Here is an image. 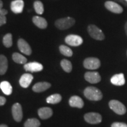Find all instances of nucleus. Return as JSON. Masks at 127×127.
Segmentation results:
<instances>
[{
    "label": "nucleus",
    "mask_w": 127,
    "mask_h": 127,
    "mask_svg": "<svg viewBox=\"0 0 127 127\" xmlns=\"http://www.w3.org/2000/svg\"><path fill=\"white\" fill-rule=\"evenodd\" d=\"M85 96L91 101H99L102 98V94L99 89L94 87H88L84 91Z\"/></svg>",
    "instance_id": "f257e3e1"
},
{
    "label": "nucleus",
    "mask_w": 127,
    "mask_h": 127,
    "mask_svg": "<svg viewBox=\"0 0 127 127\" xmlns=\"http://www.w3.org/2000/svg\"><path fill=\"white\" fill-rule=\"evenodd\" d=\"M75 21L71 17H66L59 19L55 23V26L60 30H66L74 25Z\"/></svg>",
    "instance_id": "f03ea898"
},
{
    "label": "nucleus",
    "mask_w": 127,
    "mask_h": 127,
    "mask_svg": "<svg viewBox=\"0 0 127 127\" xmlns=\"http://www.w3.org/2000/svg\"><path fill=\"white\" fill-rule=\"evenodd\" d=\"M88 32L92 38L96 40H103L105 38V35L102 30L95 25H89Z\"/></svg>",
    "instance_id": "7ed1b4c3"
},
{
    "label": "nucleus",
    "mask_w": 127,
    "mask_h": 127,
    "mask_svg": "<svg viewBox=\"0 0 127 127\" xmlns=\"http://www.w3.org/2000/svg\"><path fill=\"white\" fill-rule=\"evenodd\" d=\"M109 106L114 112L118 115H124L127 111L124 105L117 100H111L109 102Z\"/></svg>",
    "instance_id": "20e7f679"
},
{
    "label": "nucleus",
    "mask_w": 127,
    "mask_h": 127,
    "mask_svg": "<svg viewBox=\"0 0 127 127\" xmlns=\"http://www.w3.org/2000/svg\"><path fill=\"white\" fill-rule=\"evenodd\" d=\"M101 63L99 59L94 57H90L84 60V66L88 69H96L99 68Z\"/></svg>",
    "instance_id": "39448f33"
},
{
    "label": "nucleus",
    "mask_w": 127,
    "mask_h": 127,
    "mask_svg": "<svg viewBox=\"0 0 127 127\" xmlns=\"http://www.w3.org/2000/svg\"><path fill=\"white\" fill-rule=\"evenodd\" d=\"M84 119L87 123L91 124H97L102 121V117L96 112H89L84 115Z\"/></svg>",
    "instance_id": "423d86ee"
},
{
    "label": "nucleus",
    "mask_w": 127,
    "mask_h": 127,
    "mask_svg": "<svg viewBox=\"0 0 127 127\" xmlns=\"http://www.w3.org/2000/svg\"><path fill=\"white\" fill-rule=\"evenodd\" d=\"M65 41L68 45L72 47H77L81 45L83 42V39L80 36L71 34L66 36Z\"/></svg>",
    "instance_id": "0eeeda50"
},
{
    "label": "nucleus",
    "mask_w": 127,
    "mask_h": 127,
    "mask_svg": "<svg viewBox=\"0 0 127 127\" xmlns=\"http://www.w3.org/2000/svg\"><path fill=\"white\" fill-rule=\"evenodd\" d=\"M12 114L14 120L20 122L23 118V109L21 105L19 103H15L12 107Z\"/></svg>",
    "instance_id": "6e6552de"
},
{
    "label": "nucleus",
    "mask_w": 127,
    "mask_h": 127,
    "mask_svg": "<svg viewBox=\"0 0 127 127\" xmlns=\"http://www.w3.org/2000/svg\"><path fill=\"white\" fill-rule=\"evenodd\" d=\"M24 68L27 71L31 72H39L43 69L42 65L37 62H32V63L25 64L24 66Z\"/></svg>",
    "instance_id": "1a4fd4ad"
},
{
    "label": "nucleus",
    "mask_w": 127,
    "mask_h": 127,
    "mask_svg": "<svg viewBox=\"0 0 127 127\" xmlns=\"http://www.w3.org/2000/svg\"><path fill=\"white\" fill-rule=\"evenodd\" d=\"M85 80L91 84H96L101 81V76L97 72H87L84 75Z\"/></svg>",
    "instance_id": "9d476101"
},
{
    "label": "nucleus",
    "mask_w": 127,
    "mask_h": 127,
    "mask_svg": "<svg viewBox=\"0 0 127 127\" xmlns=\"http://www.w3.org/2000/svg\"><path fill=\"white\" fill-rule=\"evenodd\" d=\"M105 7L108 10L115 14H121L123 12V8L120 5L113 1H107L105 3Z\"/></svg>",
    "instance_id": "9b49d317"
},
{
    "label": "nucleus",
    "mask_w": 127,
    "mask_h": 127,
    "mask_svg": "<svg viewBox=\"0 0 127 127\" xmlns=\"http://www.w3.org/2000/svg\"><path fill=\"white\" fill-rule=\"evenodd\" d=\"M18 47L21 52L25 55H30L31 54L32 50L29 44L24 39L20 38L18 41Z\"/></svg>",
    "instance_id": "f8f14e48"
},
{
    "label": "nucleus",
    "mask_w": 127,
    "mask_h": 127,
    "mask_svg": "<svg viewBox=\"0 0 127 127\" xmlns=\"http://www.w3.org/2000/svg\"><path fill=\"white\" fill-rule=\"evenodd\" d=\"M24 2L23 0H14L11 4V9L14 13L20 14L23 11Z\"/></svg>",
    "instance_id": "ddd939ff"
},
{
    "label": "nucleus",
    "mask_w": 127,
    "mask_h": 127,
    "mask_svg": "<svg viewBox=\"0 0 127 127\" xmlns=\"http://www.w3.org/2000/svg\"><path fill=\"white\" fill-rule=\"evenodd\" d=\"M33 76L30 74H24L21 76L20 79V85L23 88H26L30 86L32 81Z\"/></svg>",
    "instance_id": "4468645a"
},
{
    "label": "nucleus",
    "mask_w": 127,
    "mask_h": 127,
    "mask_svg": "<svg viewBox=\"0 0 127 127\" xmlns=\"http://www.w3.org/2000/svg\"><path fill=\"white\" fill-rule=\"evenodd\" d=\"M69 104L71 107L78 108H82L84 107V101L78 96H72L69 99Z\"/></svg>",
    "instance_id": "2eb2a0df"
},
{
    "label": "nucleus",
    "mask_w": 127,
    "mask_h": 127,
    "mask_svg": "<svg viewBox=\"0 0 127 127\" xmlns=\"http://www.w3.org/2000/svg\"><path fill=\"white\" fill-rule=\"evenodd\" d=\"M111 82L113 85L117 86H122L125 83L124 75L123 74H115L111 78Z\"/></svg>",
    "instance_id": "dca6fc26"
},
{
    "label": "nucleus",
    "mask_w": 127,
    "mask_h": 127,
    "mask_svg": "<svg viewBox=\"0 0 127 127\" xmlns=\"http://www.w3.org/2000/svg\"><path fill=\"white\" fill-rule=\"evenodd\" d=\"M51 85L47 82H40L35 84L32 87V90L36 93H41L50 88Z\"/></svg>",
    "instance_id": "f3484780"
},
{
    "label": "nucleus",
    "mask_w": 127,
    "mask_h": 127,
    "mask_svg": "<svg viewBox=\"0 0 127 127\" xmlns=\"http://www.w3.org/2000/svg\"><path fill=\"white\" fill-rule=\"evenodd\" d=\"M52 110L49 107H42L38 109V114L39 117L42 120L50 118L52 115Z\"/></svg>",
    "instance_id": "a211bd4d"
},
{
    "label": "nucleus",
    "mask_w": 127,
    "mask_h": 127,
    "mask_svg": "<svg viewBox=\"0 0 127 127\" xmlns=\"http://www.w3.org/2000/svg\"><path fill=\"white\" fill-rule=\"evenodd\" d=\"M32 21L36 27L41 29H45L48 25L47 21L45 19L38 16H35L33 17Z\"/></svg>",
    "instance_id": "6ab92c4d"
},
{
    "label": "nucleus",
    "mask_w": 127,
    "mask_h": 127,
    "mask_svg": "<svg viewBox=\"0 0 127 127\" xmlns=\"http://www.w3.org/2000/svg\"><path fill=\"white\" fill-rule=\"evenodd\" d=\"M8 69V61L4 55H0V75H4Z\"/></svg>",
    "instance_id": "aec40b11"
},
{
    "label": "nucleus",
    "mask_w": 127,
    "mask_h": 127,
    "mask_svg": "<svg viewBox=\"0 0 127 127\" xmlns=\"http://www.w3.org/2000/svg\"><path fill=\"white\" fill-rule=\"evenodd\" d=\"M0 88L4 94L9 95L12 94V88L11 85L9 82L6 81L1 82L0 84Z\"/></svg>",
    "instance_id": "412c9836"
},
{
    "label": "nucleus",
    "mask_w": 127,
    "mask_h": 127,
    "mask_svg": "<svg viewBox=\"0 0 127 127\" xmlns=\"http://www.w3.org/2000/svg\"><path fill=\"white\" fill-rule=\"evenodd\" d=\"M12 60L15 63L17 64H25L27 61V60L24 56L20 54L15 52L12 55Z\"/></svg>",
    "instance_id": "4be33fe9"
},
{
    "label": "nucleus",
    "mask_w": 127,
    "mask_h": 127,
    "mask_svg": "<svg viewBox=\"0 0 127 127\" xmlns=\"http://www.w3.org/2000/svg\"><path fill=\"white\" fill-rule=\"evenodd\" d=\"M62 97L61 96L58 94H55L51 95L49 96L47 98V102L48 104H55L59 103L61 101Z\"/></svg>",
    "instance_id": "5701e85b"
},
{
    "label": "nucleus",
    "mask_w": 127,
    "mask_h": 127,
    "mask_svg": "<svg viewBox=\"0 0 127 127\" xmlns=\"http://www.w3.org/2000/svg\"><path fill=\"white\" fill-rule=\"evenodd\" d=\"M40 126V122L36 118H31L25 122L24 127H39Z\"/></svg>",
    "instance_id": "b1692460"
},
{
    "label": "nucleus",
    "mask_w": 127,
    "mask_h": 127,
    "mask_svg": "<svg viewBox=\"0 0 127 127\" xmlns=\"http://www.w3.org/2000/svg\"><path fill=\"white\" fill-rule=\"evenodd\" d=\"M61 66L63 69L66 72H70L72 71V64L67 60H63L61 61Z\"/></svg>",
    "instance_id": "393cba45"
},
{
    "label": "nucleus",
    "mask_w": 127,
    "mask_h": 127,
    "mask_svg": "<svg viewBox=\"0 0 127 127\" xmlns=\"http://www.w3.org/2000/svg\"><path fill=\"white\" fill-rule=\"evenodd\" d=\"M3 44L7 48H10L12 45V36L10 33L6 34L3 38Z\"/></svg>",
    "instance_id": "a878e982"
},
{
    "label": "nucleus",
    "mask_w": 127,
    "mask_h": 127,
    "mask_svg": "<svg viewBox=\"0 0 127 127\" xmlns=\"http://www.w3.org/2000/svg\"><path fill=\"white\" fill-rule=\"evenodd\" d=\"M60 51L62 54L66 57H71L72 55V51L70 48L67 46L62 45L60 47Z\"/></svg>",
    "instance_id": "bb28decb"
},
{
    "label": "nucleus",
    "mask_w": 127,
    "mask_h": 127,
    "mask_svg": "<svg viewBox=\"0 0 127 127\" xmlns=\"http://www.w3.org/2000/svg\"><path fill=\"white\" fill-rule=\"evenodd\" d=\"M34 7L35 11L38 14H42L44 12V5L42 2L39 1H36L34 3Z\"/></svg>",
    "instance_id": "cd10ccee"
},
{
    "label": "nucleus",
    "mask_w": 127,
    "mask_h": 127,
    "mask_svg": "<svg viewBox=\"0 0 127 127\" xmlns=\"http://www.w3.org/2000/svg\"><path fill=\"white\" fill-rule=\"evenodd\" d=\"M111 127H127V125L124 123H114L111 125Z\"/></svg>",
    "instance_id": "c85d7f7f"
},
{
    "label": "nucleus",
    "mask_w": 127,
    "mask_h": 127,
    "mask_svg": "<svg viewBox=\"0 0 127 127\" xmlns=\"http://www.w3.org/2000/svg\"><path fill=\"white\" fill-rule=\"evenodd\" d=\"M6 22H7V18L5 16L0 15V26L5 24Z\"/></svg>",
    "instance_id": "c756f323"
},
{
    "label": "nucleus",
    "mask_w": 127,
    "mask_h": 127,
    "mask_svg": "<svg viewBox=\"0 0 127 127\" xmlns=\"http://www.w3.org/2000/svg\"><path fill=\"white\" fill-rule=\"evenodd\" d=\"M8 14V11L6 9H5L2 8H0V15L5 16Z\"/></svg>",
    "instance_id": "7c9ffc66"
},
{
    "label": "nucleus",
    "mask_w": 127,
    "mask_h": 127,
    "mask_svg": "<svg viewBox=\"0 0 127 127\" xmlns=\"http://www.w3.org/2000/svg\"><path fill=\"white\" fill-rule=\"evenodd\" d=\"M6 102V99L4 96H0V106L4 105Z\"/></svg>",
    "instance_id": "2f4dec72"
},
{
    "label": "nucleus",
    "mask_w": 127,
    "mask_h": 127,
    "mask_svg": "<svg viewBox=\"0 0 127 127\" xmlns=\"http://www.w3.org/2000/svg\"><path fill=\"white\" fill-rule=\"evenodd\" d=\"M125 32H126V34L127 35V22L125 25Z\"/></svg>",
    "instance_id": "473e14b6"
},
{
    "label": "nucleus",
    "mask_w": 127,
    "mask_h": 127,
    "mask_svg": "<svg viewBox=\"0 0 127 127\" xmlns=\"http://www.w3.org/2000/svg\"><path fill=\"white\" fill-rule=\"evenodd\" d=\"M3 7V2L1 0H0V8H2Z\"/></svg>",
    "instance_id": "72a5a7b5"
},
{
    "label": "nucleus",
    "mask_w": 127,
    "mask_h": 127,
    "mask_svg": "<svg viewBox=\"0 0 127 127\" xmlns=\"http://www.w3.org/2000/svg\"><path fill=\"white\" fill-rule=\"evenodd\" d=\"M0 127H8V126L5 124H2V125H0Z\"/></svg>",
    "instance_id": "f704fd0d"
},
{
    "label": "nucleus",
    "mask_w": 127,
    "mask_h": 127,
    "mask_svg": "<svg viewBox=\"0 0 127 127\" xmlns=\"http://www.w3.org/2000/svg\"><path fill=\"white\" fill-rule=\"evenodd\" d=\"M125 1H127V0H125Z\"/></svg>",
    "instance_id": "c9c22d12"
}]
</instances>
